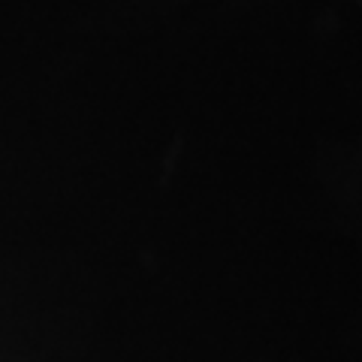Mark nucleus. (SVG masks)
I'll return each mask as SVG.
<instances>
[]
</instances>
